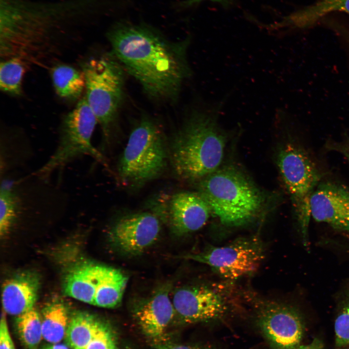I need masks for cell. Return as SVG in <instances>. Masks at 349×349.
Here are the masks:
<instances>
[{
    "mask_svg": "<svg viewBox=\"0 0 349 349\" xmlns=\"http://www.w3.org/2000/svg\"><path fill=\"white\" fill-rule=\"evenodd\" d=\"M111 54L150 97L174 101L191 75L187 51L190 39L172 42L144 24L120 22L108 32Z\"/></svg>",
    "mask_w": 349,
    "mask_h": 349,
    "instance_id": "cell-1",
    "label": "cell"
},
{
    "mask_svg": "<svg viewBox=\"0 0 349 349\" xmlns=\"http://www.w3.org/2000/svg\"><path fill=\"white\" fill-rule=\"evenodd\" d=\"M226 98L193 108L171 143L174 170L185 180L202 179L218 169L226 132L218 123Z\"/></svg>",
    "mask_w": 349,
    "mask_h": 349,
    "instance_id": "cell-2",
    "label": "cell"
},
{
    "mask_svg": "<svg viewBox=\"0 0 349 349\" xmlns=\"http://www.w3.org/2000/svg\"><path fill=\"white\" fill-rule=\"evenodd\" d=\"M86 5V0L48 4L0 0L1 41L9 48L35 42Z\"/></svg>",
    "mask_w": 349,
    "mask_h": 349,
    "instance_id": "cell-3",
    "label": "cell"
},
{
    "mask_svg": "<svg viewBox=\"0 0 349 349\" xmlns=\"http://www.w3.org/2000/svg\"><path fill=\"white\" fill-rule=\"evenodd\" d=\"M198 192L222 223L239 226L259 212L263 199L248 177L233 167L218 169L201 181Z\"/></svg>",
    "mask_w": 349,
    "mask_h": 349,
    "instance_id": "cell-4",
    "label": "cell"
},
{
    "mask_svg": "<svg viewBox=\"0 0 349 349\" xmlns=\"http://www.w3.org/2000/svg\"><path fill=\"white\" fill-rule=\"evenodd\" d=\"M167 157L162 132L154 121L143 117L131 131L119 160L120 179L127 186H141L159 176Z\"/></svg>",
    "mask_w": 349,
    "mask_h": 349,
    "instance_id": "cell-5",
    "label": "cell"
},
{
    "mask_svg": "<svg viewBox=\"0 0 349 349\" xmlns=\"http://www.w3.org/2000/svg\"><path fill=\"white\" fill-rule=\"evenodd\" d=\"M97 123L95 114L85 98H83L63 120L53 153L33 173L48 180L54 172L85 156H91L107 166L103 155L94 147L92 142Z\"/></svg>",
    "mask_w": 349,
    "mask_h": 349,
    "instance_id": "cell-6",
    "label": "cell"
},
{
    "mask_svg": "<svg viewBox=\"0 0 349 349\" xmlns=\"http://www.w3.org/2000/svg\"><path fill=\"white\" fill-rule=\"evenodd\" d=\"M82 69L85 98L101 127L104 140L109 141L123 97L124 69L112 54L90 60Z\"/></svg>",
    "mask_w": 349,
    "mask_h": 349,
    "instance_id": "cell-7",
    "label": "cell"
},
{
    "mask_svg": "<svg viewBox=\"0 0 349 349\" xmlns=\"http://www.w3.org/2000/svg\"><path fill=\"white\" fill-rule=\"evenodd\" d=\"M280 174L289 193L303 244L308 245L310 200L320 183V174L306 152L293 143H286L277 156Z\"/></svg>",
    "mask_w": 349,
    "mask_h": 349,
    "instance_id": "cell-8",
    "label": "cell"
},
{
    "mask_svg": "<svg viewBox=\"0 0 349 349\" xmlns=\"http://www.w3.org/2000/svg\"><path fill=\"white\" fill-rule=\"evenodd\" d=\"M263 248L257 237H243L183 257L206 264L222 277L233 280L256 271L264 257Z\"/></svg>",
    "mask_w": 349,
    "mask_h": 349,
    "instance_id": "cell-9",
    "label": "cell"
},
{
    "mask_svg": "<svg viewBox=\"0 0 349 349\" xmlns=\"http://www.w3.org/2000/svg\"><path fill=\"white\" fill-rule=\"evenodd\" d=\"M254 302L256 325L271 349H297L304 332L299 312L275 301L256 299Z\"/></svg>",
    "mask_w": 349,
    "mask_h": 349,
    "instance_id": "cell-10",
    "label": "cell"
},
{
    "mask_svg": "<svg viewBox=\"0 0 349 349\" xmlns=\"http://www.w3.org/2000/svg\"><path fill=\"white\" fill-rule=\"evenodd\" d=\"M172 301L175 314L186 323L221 320L229 310L222 295L204 286L179 288L174 293Z\"/></svg>",
    "mask_w": 349,
    "mask_h": 349,
    "instance_id": "cell-11",
    "label": "cell"
},
{
    "mask_svg": "<svg viewBox=\"0 0 349 349\" xmlns=\"http://www.w3.org/2000/svg\"><path fill=\"white\" fill-rule=\"evenodd\" d=\"M160 230V222L155 215L142 212L117 220L110 236L111 242L120 252L135 255L151 247L158 239Z\"/></svg>",
    "mask_w": 349,
    "mask_h": 349,
    "instance_id": "cell-12",
    "label": "cell"
},
{
    "mask_svg": "<svg viewBox=\"0 0 349 349\" xmlns=\"http://www.w3.org/2000/svg\"><path fill=\"white\" fill-rule=\"evenodd\" d=\"M311 217L349 233V190L333 182L320 183L310 200Z\"/></svg>",
    "mask_w": 349,
    "mask_h": 349,
    "instance_id": "cell-13",
    "label": "cell"
},
{
    "mask_svg": "<svg viewBox=\"0 0 349 349\" xmlns=\"http://www.w3.org/2000/svg\"><path fill=\"white\" fill-rule=\"evenodd\" d=\"M167 213L172 230L177 235L202 228L212 213L208 204L198 192L188 191L179 192L171 197Z\"/></svg>",
    "mask_w": 349,
    "mask_h": 349,
    "instance_id": "cell-14",
    "label": "cell"
},
{
    "mask_svg": "<svg viewBox=\"0 0 349 349\" xmlns=\"http://www.w3.org/2000/svg\"><path fill=\"white\" fill-rule=\"evenodd\" d=\"M175 314L167 286L158 291L135 312L136 319L144 334L155 341L163 337Z\"/></svg>",
    "mask_w": 349,
    "mask_h": 349,
    "instance_id": "cell-15",
    "label": "cell"
},
{
    "mask_svg": "<svg viewBox=\"0 0 349 349\" xmlns=\"http://www.w3.org/2000/svg\"><path fill=\"white\" fill-rule=\"evenodd\" d=\"M39 286L38 276L31 272H21L6 280L1 293L4 311L18 316L33 307Z\"/></svg>",
    "mask_w": 349,
    "mask_h": 349,
    "instance_id": "cell-16",
    "label": "cell"
},
{
    "mask_svg": "<svg viewBox=\"0 0 349 349\" xmlns=\"http://www.w3.org/2000/svg\"><path fill=\"white\" fill-rule=\"evenodd\" d=\"M333 12L349 14V0H317L314 4L283 17L280 21L270 25L271 30L282 29H304L309 27L324 16Z\"/></svg>",
    "mask_w": 349,
    "mask_h": 349,
    "instance_id": "cell-17",
    "label": "cell"
},
{
    "mask_svg": "<svg viewBox=\"0 0 349 349\" xmlns=\"http://www.w3.org/2000/svg\"><path fill=\"white\" fill-rule=\"evenodd\" d=\"M98 266L83 262L72 267L64 279L63 286L65 294L79 301L93 304Z\"/></svg>",
    "mask_w": 349,
    "mask_h": 349,
    "instance_id": "cell-18",
    "label": "cell"
},
{
    "mask_svg": "<svg viewBox=\"0 0 349 349\" xmlns=\"http://www.w3.org/2000/svg\"><path fill=\"white\" fill-rule=\"evenodd\" d=\"M127 281V277L120 270L99 265L93 304L104 308L117 306Z\"/></svg>",
    "mask_w": 349,
    "mask_h": 349,
    "instance_id": "cell-19",
    "label": "cell"
},
{
    "mask_svg": "<svg viewBox=\"0 0 349 349\" xmlns=\"http://www.w3.org/2000/svg\"><path fill=\"white\" fill-rule=\"evenodd\" d=\"M102 323L88 313H74L70 318L66 331V343L73 349H86Z\"/></svg>",
    "mask_w": 349,
    "mask_h": 349,
    "instance_id": "cell-20",
    "label": "cell"
},
{
    "mask_svg": "<svg viewBox=\"0 0 349 349\" xmlns=\"http://www.w3.org/2000/svg\"><path fill=\"white\" fill-rule=\"evenodd\" d=\"M41 323L43 337L51 343H57L66 335L70 317L66 306L54 301L43 309Z\"/></svg>",
    "mask_w": 349,
    "mask_h": 349,
    "instance_id": "cell-21",
    "label": "cell"
},
{
    "mask_svg": "<svg viewBox=\"0 0 349 349\" xmlns=\"http://www.w3.org/2000/svg\"><path fill=\"white\" fill-rule=\"evenodd\" d=\"M51 74L55 91L62 97L77 99L85 87L82 71L81 72L69 65H57L52 69Z\"/></svg>",
    "mask_w": 349,
    "mask_h": 349,
    "instance_id": "cell-22",
    "label": "cell"
},
{
    "mask_svg": "<svg viewBox=\"0 0 349 349\" xmlns=\"http://www.w3.org/2000/svg\"><path fill=\"white\" fill-rule=\"evenodd\" d=\"M16 325L23 345L28 349H36L43 337L41 318L37 311L32 307L18 316Z\"/></svg>",
    "mask_w": 349,
    "mask_h": 349,
    "instance_id": "cell-23",
    "label": "cell"
},
{
    "mask_svg": "<svg viewBox=\"0 0 349 349\" xmlns=\"http://www.w3.org/2000/svg\"><path fill=\"white\" fill-rule=\"evenodd\" d=\"M26 68L18 58H10L1 63L0 88L3 92L17 95L21 93L22 82Z\"/></svg>",
    "mask_w": 349,
    "mask_h": 349,
    "instance_id": "cell-24",
    "label": "cell"
},
{
    "mask_svg": "<svg viewBox=\"0 0 349 349\" xmlns=\"http://www.w3.org/2000/svg\"><path fill=\"white\" fill-rule=\"evenodd\" d=\"M334 323L335 344L349 346V288L345 292Z\"/></svg>",
    "mask_w": 349,
    "mask_h": 349,
    "instance_id": "cell-25",
    "label": "cell"
},
{
    "mask_svg": "<svg viewBox=\"0 0 349 349\" xmlns=\"http://www.w3.org/2000/svg\"><path fill=\"white\" fill-rule=\"evenodd\" d=\"M86 349H116L111 333L102 323Z\"/></svg>",
    "mask_w": 349,
    "mask_h": 349,
    "instance_id": "cell-26",
    "label": "cell"
},
{
    "mask_svg": "<svg viewBox=\"0 0 349 349\" xmlns=\"http://www.w3.org/2000/svg\"><path fill=\"white\" fill-rule=\"evenodd\" d=\"M5 312L1 313L0 324V349H15L10 336Z\"/></svg>",
    "mask_w": 349,
    "mask_h": 349,
    "instance_id": "cell-27",
    "label": "cell"
},
{
    "mask_svg": "<svg viewBox=\"0 0 349 349\" xmlns=\"http://www.w3.org/2000/svg\"><path fill=\"white\" fill-rule=\"evenodd\" d=\"M328 147L341 153L349 162V141L341 143H331Z\"/></svg>",
    "mask_w": 349,
    "mask_h": 349,
    "instance_id": "cell-28",
    "label": "cell"
},
{
    "mask_svg": "<svg viewBox=\"0 0 349 349\" xmlns=\"http://www.w3.org/2000/svg\"><path fill=\"white\" fill-rule=\"evenodd\" d=\"M297 349H324L322 342L317 338H315L309 343L300 345Z\"/></svg>",
    "mask_w": 349,
    "mask_h": 349,
    "instance_id": "cell-29",
    "label": "cell"
},
{
    "mask_svg": "<svg viewBox=\"0 0 349 349\" xmlns=\"http://www.w3.org/2000/svg\"><path fill=\"white\" fill-rule=\"evenodd\" d=\"M335 31L346 41L349 44V30L344 26L339 25L336 28Z\"/></svg>",
    "mask_w": 349,
    "mask_h": 349,
    "instance_id": "cell-30",
    "label": "cell"
},
{
    "mask_svg": "<svg viewBox=\"0 0 349 349\" xmlns=\"http://www.w3.org/2000/svg\"><path fill=\"white\" fill-rule=\"evenodd\" d=\"M168 349H210L206 348L200 347L197 346H190L185 345H175L171 346Z\"/></svg>",
    "mask_w": 349,
    "mask_h": 349,
    "instance_id": "cell-31",
    "label": "cell"
},
{
    "mask_svg": "<svg viewBox=\"0 0 349 349\" xmlns=\"http://www.w3.org/2000/svg\"><path fill=\"white\" fill-rule=\"evenodd\" d=\"M202 0H191L192 2H198ZM212 1L217 2L221 3L223 6L226 7L229 6L233 1V0H210Z\"/></svg>",
    "mask_w": 349,
    "mask_h": 349,
    "instance_id": "cell-32",
    "label": "cell"
},
{
    "mask_svg": "<svg viewBox=\"0 0 349 349\" xmlns=\"http://www.w3.org/2000/svg\"><path fill=\"white\" fill-rule=\"evenodd\" d=\"M42 349H69L66 346L63 344H54L45 347Z\"/></svg>",
    "mask_w": 349,
    "mask_h": 349,
    "instance_id": "cell-33",
    "label": "cell"
},
{
    "mask_svg": "<svg viewBox=\"0 0 349 349\" xmlns=\"http://www.w3.org/2000/svg\"></svg>",
    "mask_w": 349,
    "mask_h": 349,
    "instance_id": "cell-34",
    "label": "cell"
}]
</instances>
